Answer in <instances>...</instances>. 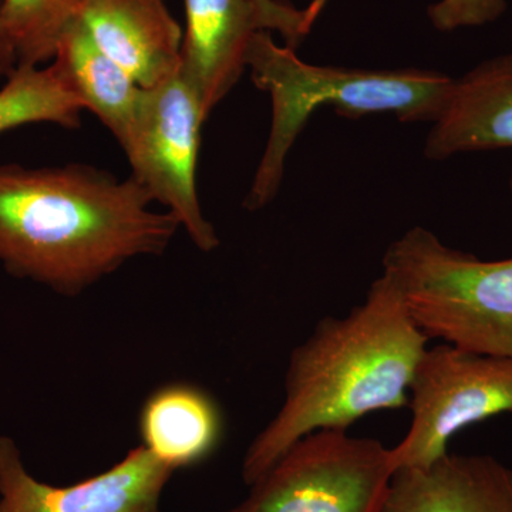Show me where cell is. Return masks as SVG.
Returning a JSON list of instances; mask_svg holds the SVG:
<instances>
[{
  "instance_id": "cell-1",
  "label": "cell",
  "mask_w": 512,
  "mask_h": 512,
  "mask_svg": "<svg viewBox=\"0 0 512 512\" xmlns=\"http://www.w3.org/2000/svg\"><path fill=\"white\" fill-rule=\"evenodd\" d=\"M134 180L83 164H0V265L59 295H82L128 261L164 254L180 222Z\"/></svg>"
},
{
  "instance_id": "cell-2",
  "label": "cell",
  "mask_w": 512,
  "mask_h": 512,
  "mask_svg": "<svg viewBox=\"0 0 512 512\" xmlns=\"http://www.w3.org/2000/svg\"><path fill=\"white\" fill-rule=\"evenodd\" d=\"M429 336L386 275L343 318L320 320L295 348L281 409L249 444L242 480L252 485L286 451L318 430H348L367 414L409 406Z\"/></svg>"
},
{
  "instance_id": "cell-3",
  "label": "cell",
  "mask_w": 512,
  "mask_h": 512,
  "mask_svg": "<svg viewBox=\"0 0 512 512\" xmlns=\"http://www.w3.org/2000/svg\"><path fill=\"white\" fill-rule=\"evenodd\" d=\"M247 67L259 89L272 100V124L264 156L256 170L245 207L261 210L274 200L282 184L285 161L296 138L322 106L342 116L394 114L403 123H434L440 116L454 79L423 69L365 70L316 66L281 47L271 32L256 33Z\"/></svg>"
},
{
  "instance_id": "cell-4",
  "label": "cell",
  "mask_w": 512,
  "mask_h": 512,
  "mask_svg": "<svg viewBox=\"0 0 512 512\" xmlns=\"http://www.w3.org/2000/svg\"><path fill=\"white\" fill-rule=\"evenodd\" d=\"M382 265L429 339L512 360V258L483 261L414 227L390 244Z\"/></svg>"
},
{
  "instance_id": "cell-5",
  "label": "cell",
  "mask_w": 512,
  "mask_h": 512,
  "mask_svg": "<svg viewBox=\"0 0 512 512\" xmlns=\"http://www.w3.org/2000/svg\"><path fill=\"white\" fill-rule=\"evenodd\" d=\"M393 474L392 448L382 441L313 431L227 512H384Z\"/></svg>"
},
{
  "instance_id": "cell-6",
  "label": "cell",
  "mask_w": 512,
  "mask_h": 512,
  "mask_svg": "<svg viewBox=\"0 0 512 512\" xmlns=\"http://www.w3.org/2000/svg\"><path fill=\"white\" fill-rule=\"evenodd\" d=\"M205 121L197 90L178 72L157 86L140 87L121 148L131 177L177 218L195 247L212 252L220 247V237L201 210L195 177Z\"/></svg>"
},
{
  "instance_id": "cell-7",
  "label": "cell",
  "mask_w": 512,
  "mask_h": 512,
  "mask_svg": "<svg viewBox=\"0 0 512 512\" xmlns=\"http://www.w3.org/2000/svg\"><path fill=\"white\" fill-rule=\"evenodd\" d=\"M410 393L412 424L392 448L394 473L430 467L458 431L512 413V360L440 343L424 352Z\"/></svg>"
},
{
  "instance_id": "cell-8",
  "label": "cell",
  "mask_w": 512,
  "mask_h": 512,
  "mask_svg": "<svg viewBox=\"0 0 512 512\" xmlns=\"http://www.w3.org/2000/svg\"><path fill=\"white\" fill-rule=\"evenodd\" d=\"M174 473L140 444L104 473L57 487L33 477L16 441L0 436V512H163Z\"/></svg>"
},
{
  "instance_id": "cell-9",
  "label": "cell",
  "mask_w": 512,
  "mask_h": 512,
  "mask_svg": "<svg viewBox=\"0 0 512 512\" xmlns=\"http://www.w3.org/2000/svg\"><path fill=\"white\" fill-rule=\"evenodd\" d=\"M187 29L180 72L200 96L205 117L225 99L247 69L258 32H278L258 0H184Z\"/></svg>"
},
{
  "instance_id": "cell-10",
  "label": "cell",
  "mask_w": 512,
  "mask_h": 512,
  "mask_svg": "<svg viewBox=\"0 0 512 512\" xmlns=\"http://www.w3.org/2000/svg\"><path fill=\"white\" fill-rule=\"evenodd\" d=\"M79 19L141 89L180 72L184 35L165 0H84Z\"/></svg>"
},
{
  "instance_id": "cell-11",
  "label": "cell",
  "mask_w": 512,
  "mask_h": 512,
  "mask_svg": "<svg viewBox=\"0 0 512 512\" xmlns=\"http://www.w3.org/2000/svg\"><path fill=\"white\" fill-rule=\"evenodd\" d=\"M498 148H512V53L485 60L454 80L424 153L447 160Z\"/></svg>"
},
{
  "instance_id": "cell-12",
  "label": "cell",
  "mask_w": 512,
  "mask_h": 512,
  "mask_svg": "<svg viewBox=\"0 0 512 512\" xmlns=\"http://www.w3.org/2000/svg\"><path fill=\"white\" fill-rule=\"evenodd\" d=\"M384 512H512V467L493 456L447 453L427 468H400Z\"/></svg>"
},
{
  "instance_id": "cell-13",
  "label": "cell",
  "mask_w": 512,
  "mask_h": 512,
  "mask_svg": "<svg viewBox=\"0 0 512 512\" xmlns=\"http://www.w3.org/2000/svg\"><path fill=\"white\" fill-rule=\"evenodd\" d=\"M141 444L174 471L197 466L220 446L224 416L207 390L170 383L147 397L138 417Z\"/></svg>"
},
{
  "instance_id": "cell-14",
  "label": "cell",
  "mask_w": 512,
  "mask_h": 512,
  "mask_svg": "<svg viewBox=\"0 0 512 512\" xmlns=\"http://www.w3.org/2000/svg\"><path fill=\"white\" fill-rule=\"evenodd\" d=\"M53 69L64 86L99 117L119 144L126 140L136 113L140 86L94 43L82 20L76 19L64 32Z\"/></svg>"
},
{
  "instance_id": "cell-15",
  "label": "cell",
  "mask_w": 512,
  "mask_h": 512,
  "mask_svg": "<svg viewBox=\"0 0 512 512\" xmlns=\"http://www.w3.org/2000/svg\"><path fill=\"white\" fill-rule=\"evenodd\" d=\"M83 110L53 66H18L0 89V134L39 123L77 128Z\"/></svg>"
},
{
  "instance_id": "cell-16",
  "label": "cell",
  "mask_w": 512,
  "mask_h": 512,
  "mask_svg": "<svg viewBox=\"0 0 512 512\" xmlns=\"http://www.w3.org/2000/svg\"><path fill=\"white\" fill-rule=\"evenodd\" d=\"M84 0H2L0 25L12 43L18 66H40L56 55L57 45Z\"/></svg>"
},
{
  "instance_id": "cell-17",
  "label": "cell",
  "mask_w": 512,
  "mask_h": 512,
  "mask_svg": "<svg viewBox=\"0 0 512 512\" xmlns=\"http://www.w3.org/2000/svg\"><path fill=\"white\" fill-rule=\"evenodd\" d=\"M507 0H440L429 8L431 25L440 32L477 28L500 18Z\"/></svg>"
},
{
  "instance_id": "cell-18",
  "label": "cell",
  "mask_w": 512,
  "mask_h": 512,
  "mask_svg": "<svg viewBox=\"0 0 512 512\" xmlns=\"http://www.w3.org/2000/svg\"><path fill=\"white\" fill-rule=\"evenodd\" d=\"M269 13L274 16L279 25V33L285 37L288 47L295 49L301 43L303 37L308 35L313 20L318 15V8L312 6L311 9L298 10L292 8L291 5L278 2V0H258Z\"/></svg>"
},
{
  "instance_id": "cell-19",
  "label": "cell",
  "mask_w": 512,
  "mask_h": 512,
  "mask_svg": "<svg viewBox=\"0 0 512 512\" xmlns=\"http://www.w3.org/2000/svg\"><path fill=\"white\" fill-rule=\"evenodd\" d=\"M0 3H2V0H0ZM16 67H18V59H16L15 50H13L12 43L6 36L2 25H0V79L2 77L8 79Z\"/></svg>"
},
{
  "instance_id": "cell-20",
  "label": "cell",
  "mask_w": 512,
  "mask_h": 512,
  "mask_svg": "<svg viewBox=\"0 0 512 512\" xmlns=\"http://www.w3.org/2000/svg\"><path fill=\"white\" fill-rule=\"evenodd\" d=\"M510 187H511V194H512V171H511V178H510Z\"/></svg>"
}]
</instances>
